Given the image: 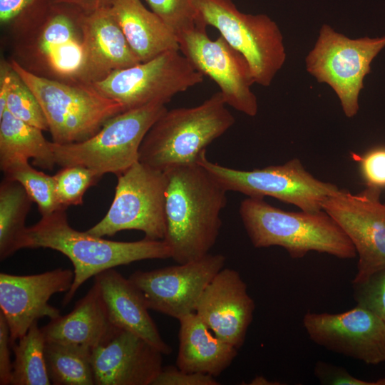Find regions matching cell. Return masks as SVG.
I'll list each match as a JSON object with an SVG mask.
<instances>
[{"label":"cell","instance_id":"obj_1","mask_svg":"<svg viewBox=\"0 0 385 385\" xmlns=\"http://www.w3.org/2000/svg\"><path fill=\"white\" fill-rule=\"evenodd\" d=\"M164 172L168 182L163 240L176 262L198 260L209 254L217 241L228 191L197 162Z\"/></svg>","mask_w":385,"mask_h":385},{"label":"cell","instance_id":"obj_2","mask_svg":"<svg viewBox=\"0 0 385 385\" xmlns=\"http://www.w3.org/2000/svg\"><path fill=\"white\" fill-rule=\"evenodd\" d=\"M48 248L67 257L73 264L74 279L62 301L67 305L79 287L88 279L120 265L150 259L171 258V251L164 240L144 237L135 242L108 240L70 226L66 209L41 216L26 228L23 248Z\"/></svg>","mask_w":385,"mask_h":385},{"label":"cell","instance_id":"obj_3","mask_svg":"<svg viewBox=\"0 0 385 385\" xmlns=\"http://www.w3.org/2000/svg\"><path fill=\"white\" fill-rule=\"evenodd\" d=\"M239 213L245 230L257 248L279 246L292 258L315 251L339 259L356 257L355 247L337 222L324 210L288 212L263 198L243 200Z\"/></svg>","mask_w":385,"mask_h":385},{"label":"cell","instance_id":"obj_4","mask_svg":"<svg viewBox=\"0 0 385 385\" xmlns=\"http://www.w3.org/2000/svg\"><path fill=\"white\" fill-rule=\"evenodd\" d=\"M85 12L53 4L39 19L13 35V58L41 77L86 83L82 21Z\"/></svg>","mask_w":385,"mask_h":385},{"label":"cell","instance_id":"obj_5","mask_svg":"<svg viewBox=\"0 0 385 385\" xmlns=\"http://www.w3.org/2000/svg\"><path fill=\"white\" fill-rule=\"evenodd\" d=\"M235 121L220 91L196 106L167 109L146 133L139 161L162 171L195 163L206 147Z\"/></svg>","mask_w":385,"mask_h":385},{"label":"cell","instance_id":"obj_6","mask_svg":"<svg viewBox=\"0 0 385 385\" xmlns=\"http://www.w3.org/2000/svg\"><path fill=\"white\" fill-rule=\"evenodd\" d=\"M10 62L38 101L55 143L84 141L94 135L108 119L126 111L92 84L41 77L26 71L14 59Z\"/></svg>","mask_w":385,"mask_h":385},{"label":"cell","instance_id":"obj_7","mask_svg":"<svg viewBox=\"0 0 385 385\" xmlns=\"http://www.w3.org/2000/svg\"><path fill=\"white\" fill-rule=\"evenodd\" d=\"M167 110L153 103L124 111L108 119L88 139L69 144L50 141L56 165H81L101 175H118L139 161L141 143L151 126Z\"/></svg>","mask_w":385,"mask_h":385},{"label":"cell","instance_id":"obj_8","mask_svg":"<svg viewBox=\"0 0 385 385\" xmlns=\"http://www.w3.org/2000/svg\"><path fill=\"white\" fill-rule=\"evenodd\" d=\"M196 6L200 25L217 29L246 58L255 83L269 86L286 60L277 24L266 14L240 11L232 0H196Z\"/></svg>","mask_w":385,"mask_h":385},{"label":"cell","instance_id":"obj_9","mask_svg":"<svg viewBox=\"0 0 385 385\" xmlns=\"http://www.w3.org/2000/svg\"><path fill=\"white\" fill-rule=\"evenodd\" d=\"M385 47V36L351 39L324 24L306 57L307 71L319 83L329 85L338 96L348 118L359 109V96L371 63Z\"/></svg>","mask_w":385,"mask_h":385},{"label":"cell","instance_id":"obj_10","mask_svg":"<svg viewBox=\"0 0 385 385\" xmlns=\"http://www.w3.org/2000/svg\"><path fill=\"white\" fill-rule=\"evenodd\" d=\"M113 202L102 220L86 230L97 236H113L126 230L163 240L165 234V173L136 162L117 175Z\"/></svg>","mask_w":385,"mask_h":385},{"label":"cell","instance_id":"obj_11","mask_svg":"<svg viewBox=\"0 0 385 385\" xmlns=\"http://www.w3.org/2000/svg\"><path fill=\"white\" fill-rule=\"evenodd\" d=\"M205 151L201 153L197 162L227 191L240 192L250 197L270 196L302 210L314 212L323 210L324 200L340 190L336 185L314 178L297 158L282 165L242 170L211 162L207 158Z\"/></svg>","mask_w":385,"mask_h":385},{"label":"cell","instance_id":"obj_12","mask_svg":"<svg viewBox=\"0 0 385 385\" xmlns=\"http://www.w3.org/2000/svg\"><path fill=\"white\" fill-rule=\"evenodd\" d=\"M203 80L204 76L180 50H171L115 71L92 86L128 110L153 103L166 104L176 94Z\"/></svg>","mask_w":385,"mask_h":385},{"label":"cell","instance_id":"obj_13","mask_svg":"<svg viewBox=\"0 0 385 385\" xmlns=\"http://www.w3.org/2000/svg\"><path fill=\"white\" fill-rule=\"evenodd\" d=\"M180 51L193 67L217 83L227 106L251 117L258 111L257 99L251 90L255 83L246 58L222 36L211 39L206 27L178 36Z\"/></svg>","mask_w":385,"mask_h":385},{"label":"cell","instance_id":"obj_14","mask_svg":"<svg viewBox=\"0 0 385 385\" xmlns=\"http://www.w3.org/2000/svg\"><path fill=\"white\" fill-rule=\"evenodd\" d=\"M381 190L366 186L354 194L340 189L322 203L323 210L337 222L355 247L358 262L352 283L385 269V202L380 199Z\"/></svg>","mask_w":385,"mask_h":385},{"label":"cell","instance_id":"obj_15","mask_svg":"<svg viewBox=\"0 0 385 385\" xmlns=\"http://www.w3.org/2000/svg\"><path fill=\"white\" fill-rule=\"evenodd\" d=\"M225 261L223 255L209 253L178 265L135 271L129 279L149 309L179 320L195 312L202 292Z\"/></svg>","mask_w":385,"mask_h":385},{"label":"cell","instance_id":"obj_16","mask_svg":"<svg viewBox=\"0 0 385 385\" xmlns=\"http://www.w3.org/2000/svg\"><path fill=\"white\" fill-rule=\"evenodd\" d=\"M302 323L309 339L328 350L369 365L385 362V322L364 307L337 314L307 312Z\"/></svg>","mask_w":385,"mask_h":385},{"label":"cell","instance_id":"obj_17","mask_svg":"<svg viewBox=\"0 0 385 385\" xmlns=\"http://www.w3.org/2000/svg\"><path fill=\"white\" fill-rule=\"evenodd\" d=\"M73 279V271L63 268L29 275L0 273V312L9 329L11 346L34 322L60 315L49 299L54 294L67 292Z\"/></svg>","mask_w":385,"mask_h":385},{"label":"cell","instance_id":"obj_18","mask_svg":"<svg viewBox=\"0 0 385 385\" xmlns=\"http://www.w3.org/2000/svg\"><path fill=\"white\" fill-rule=\"evenodd\" d=\"M255 304L240 273L223 267L207 284L195 313L223 341L240 349L253 319Z\"/></svg>","mask_w":385,"mask_h":385},{"label":"cell","instance_id":"obj_19","mask_svg":"<svg viewBox=\"0 0 385 385\" xmlns=\"http://www.w3.org/2000/svg\"><path fill=\"white\" fill-rule=\"evenodd\" d=\"M163 353L140 337L116 329L92 350L96 385H152L163 369Z\"/></svg>","mask_w":385,"mask_h":385},{"label":"cell","instance_id":"obj_20","mask_svg":"<svg viewBox=\"0 0 385 385\" xmlns=\"http://www.w3.org/2000/svg\"><path fill=\"white\" fill-rule=\"evenodd\" d=\"M84 82L92 84L140 61L131 49L110 7L85 12L82 21Z\"/></svg>","mask_w":385,"mask_h":385},{"label":"cell","instance_id":"obj_21","mask_svg":"<svg viewBox=\"0 0 385 385\" xmlns=\"http://www.w3.org/2000/svg\"><path fill=\"white\" fill-rule=\"evenodd\" d=\"M109 319L118 329L131 332L169 355L172 348L161 337L148 308L137 287L114 268L94 277Z\"/></svg>","mask_w":385,"mask_h":385},{"label":"cell","instance_id":"obj_22","mask_svg":"<svg viewBox=\"0 0 385 385\" xmlns=\"http://www.w3.org/2000/svg\"><path fill=\"white\" fill-rule=\"evenodd\" d=\"M116 329L109 319L99 289L94 283L71 312L51 319L41 330L46 342L79 345L93 350Z\"/></svg>","mask_w":385,"mask_h":385},{"label":"cell","instance_id":"obj_23","mask_svg":"<svg viewBox=\"0 0 385 385\" xmlns=\"http://www.w3.org/2000/svg\"><path fill=\"white\" fill-rule=\"evenodd\" d=\"M178 321V369L217 377L231 365L238 349L216 336L195 312Z\"/></svg>","mask_w":385,"mask_h":385},{"label":"cell","instance_id":"obj_24","mask_svg":"<svg viewBox=\"0 0 385 385\" xmlns=\"http://www.w3.org/2000/svg\"><path fill=\"white\" fill-rule=\"evenodd\" d=\"M110 10L140 62L179 50L175 33L140 0H112Z\"/></svg>","mask_w":385,"mask_h":385},{"label":"cell","instance_id":"obj_25","mask_svg":"<svg viewBox=\"0 0 385 385\" xmlns=\"http://www.w3.org/2000/svg\"><path fill=\"white\" fill-rule=\"evenodd\" d=\"M15 158H32L34 165L48 170L56 165L43 130L6 110L0 117V165Z\"/></svg>","mask_w":385,"mask_h":385},{"label":"cell","instance_id":"obj_26","mask_svg":"<svg viewBox=\"0 0 385 385\" xmlns=\"http://www.w3.org/2000/svg\"><path fill=\"white\" fill-rule=\"evenodd\" d=\"M34 202L24 187L4 178L0 184V259L21 249L26 219Z\"/></svg>","mask_w":385,"mask_h":385},{"label":"cell","instance_id":"obj_27","mask_svg":"<svg viewBox=\"0 0 385 385\" xmlns=\"http://www.w3.org/2000/svg\"><path fill=\"white\" fill-rule=\"evenodd\" d=\"M91 353L83 346L46 342L45 359L51 384H95Z\"/></svg>","mask_w":385,"mask_h":385},{"label":"cell","instance_id":"obj_28","mask_svg":"<svg viewBox=\"0 0 385 385\" xmlns=\"http://www.w3.org/2000/svg\"><path fill=\"white\" fill-rule=\"evenodd\" d=\"M12 346V385H50L45 359L46 339L38 321Z\"/></svg>","mask_w":385,"mask_h":385},{"label":"cell","instance_id":"obj_29","mask_svg":"<svg viewBox=\"0 0 385 385\" xmlns=\"http://www.w3.org/2000/svg\"><path fill=\"white\" fill-rule=\"evenodd\" d=\"M0 168L4 178L16 181L24 187L37 205L41 216L62 209L57 201L53 175L34 169L26 158H15L0 165Z\"/></svg>","mask_w":385,"mask_h":385},{"label":"cell","instance_id":"obj_30","mask_svg":"<svg viewBox=\"0 0 385 385\" xmlns=\"http://www.w3.org/2000/svg\"><path fill=\"white\" fill-rule=\"evenodd\" d=\"M56 194L61 208L81 205L86 192L100 181L102 175L81 166L62 167L54 175Z\"/></svg>","mask_w":385,"mask_h":385},{"label":"cell","instance_id":"obj_31","mask_svg":"<svg viewBox=\"0 0 385 385\" xmlns=\"http://www.w3.org/2000/svg\"><path fill=\"white\" fill-rule=\"evenodd\" d=\"M6 110L26 123L38 128L43 131L48 130L47 121L38 101L13 68L9 85Z\"/></svg>","mask_w":385,"mask_h":385},{"label":"cell","instance_id":"obj_32","mask_svg":"<svg viewBox=\"0 0 385 385\" xmlns=\"http://www.w3.org/2000/svg\"><path fill=\"white\" fill-rule=\"evenodd\" d=\"M52 0H0V24L12 35L43 16Z\"/></svg>","mask_w":385,"mask_h":385},{"label":"cell","instance_id":"obj_33","mask_svg":"<svg viewBox=\"0 0 385 385\" xmlns=\"http://www.w3.org/2000/svg\"><path fill=\"white\" fill-rule=\"evenodd\" d=\"M157 14L177 35L200 25L196 0H145Z\"/></svg>","mask_w":385,"mask_h":385},{"label":"cell","instance_id":"obj_34","mask_svg":"<svg viewBox=\"0 0 385 385\" xmlns=\"http://www.w3.org/2000/svg\"><path fill=\"white\" fill-rule=\"evenodd\" d=\"M352 288L356 305L370 310L385 322V269L362 282L352 283Z\"/></svg>","mask_w":385,"mask_h":385},{"label":"cell","instance_id":"obj_35","mask_svg":"<svg viewBox=\"0 0 385 385\" xmlns=\"http://www.w3.org/2000/svg\"><path fill=\"white\" fill-rule=\"evenodd\" d=\"M314 374L324 385H385V376L375 381L356 378L342 366L318 361L314 367Z\"/></svg>","mask_w":385,"mask_h":385},{"label":"cell","instance_id":"obj_36","mask_svg":"<svg viewBox=\"0 0 385 385\" xmlns=\"http://www.w3.org/2000/svg\"><path fill=\"white\" fill-rule=\"evenodd\" d=\"M360 171L366 186L385 188V146L369 150L361 158Z\"/></svg>","mask_w":385,"mask_h":385},{"label":"cell","instance_id":"obj_37","mask_svg":"<svg viewBox=\"0 0 385 385\" xmlns=\"http://www.w3.org/2000/svg\"><path fill=\"white\" fill-rule=\"evenodd\" d=\"M215 376L210 374L188 372L177 366L163 367L152 385H218Z\"/></svg>","mask_w":385,"mask_h":385},{"label":"cell","instance_id":"obj_38","mask_svg":"<svg viewBox=\"0 0 385 385\" xmlns=\"http://www.w3.org/2000/svg\"><path fill=\"white\" fill-rule=\"evenodd\" d=\"M11 348L9 329L0 312V384H11L13 363L11 361Z\"/></svg>","mask_w":385,"mask_h":385},{"label":"cell","instance_id":"obj_39","mask_svg":"<svg viewBox=\"0 0 385 385\" xmlns=\"http://www.w3.org/2000/svg\"><path fill=\"white\" fill-rule=\"evenodd\" d=\"M12 66L10 61L1 60L0 63V117L6 108V99Z\"/></svg>","mask_w":385,"mask_h":385},{"label":"cell","instance_id":"obj_40","mask_svg":"<svg viewBox=\"0 0 385 385\" xmlns=\"http://www.w3.org/2000/svg\"><path fill=\"white\" fill-rule=\"evenodd\" d=\"M54 4H66L90 13L110 7L112 0H52Z\"/></svg>","mask_w":385,"mask_h":385},{"label":"cell","instance_id":"obj_41","mask_svg":"<svg viewBox=\"0 0 385 385\" xmlns=\"http://www.w3.org/2000/svg\"><path fill=\"white\" fill-rule=\"evenodd\" d=\"M251 385H274V384H280L279 383H274L273 381H270L264 376H257L255 377L250 383Z\"/></svg>","mask_w":385,"mask_h":385}]
</instances>
